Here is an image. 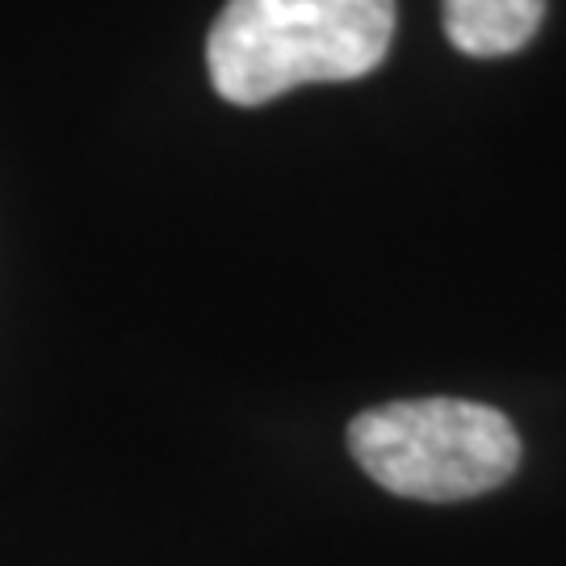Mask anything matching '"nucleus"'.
Segmentation results:
<instances>
[{
	"instance_id": "nucleus-1",
	"label": "nucleus",
	"mask_w": 566,
	"mask_h": 566,
	"mask_svg": "<svg viewBox=\"0 0 566 566\" xmlns=\"http://www.w3.org/2000/svg\"><path fill=\"white\" fill-rule=\"evenodd\" d=\"M395 39V0H227L206 63L219 97L264 105L298 84L361 81Z\"/></svg>"
},
{
	"instance_id": "nucleus-3",
	"label": "nucleus",
	"mask_w": 566,
	"mask_h": 566,
	"mask_svg": "<svg viewBox=\"0 0 566 566\" xmlns=\"http://www.w3.org/2000/svg\"><path fill=\"white\" fill-rule=\"evenodd\" d=\"M446 39L470 60L516 55L546 18V0H441Z\"/></svg>"
},
{
	"instance_id": "nucleus-2",
	"label": "nucleus",
	"mask_w": 566,
	"mask_h": 566,
	"mask_svg": "<svg viewBox=\"0 0 566 566\" xmlns=\"http://www.w3.org/2000/svg\"><path fill=\"white\" fill-rule=\"evenodd\" d=\"M348 449L390 495L458 504L504 486L521 465V432L500 407L470 399H399L361 411Z\"/></svg>"
}]
</instances>
